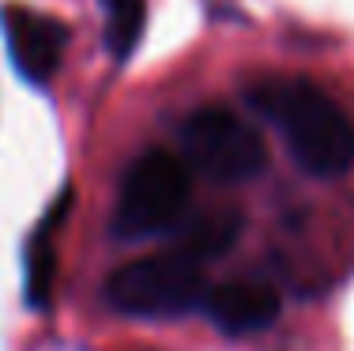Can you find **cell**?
Returning <instances> with one entry per match:
<instances>
[{"label": "cell", "mask_w": 354, "mask_h": 351, "mask_svg": "<svg viewBox=\"0 0 354 351\" xmlns=\"http://www.w3.org/2000/svg\"><path fill=\"white\" fill-rule=\"evenodd\" d=\"M189 163L174 152H147L129 166L117 193L113 231L124 242H143L170 231L189 208Z\"/></svg>", "instance_id": "obj_2"}, {"label": "cell", "mask_w": 354, "mask_h": 351, "mask_svg": "<svg viewBox=\"0 0 354 351\" xmlns=\"http://www.w3.org/2000/svg\"><path fill=\"white\" fill-rule=\"evenodd\" d=\"M238 234H241V215L230 212V208H223V212H207V215H200V219H192L189 227L181 231L177 249L196 257V261L204 264V261H212V257H223L226 249L238 242Z\"/></svg>", "instance_id": "obj_7"}, {"label": "cell", "mask_w": 354, "mask_h": 351, "mask_svg": "<svg viewBox=\"0 0 354 351\" xmlns=\"http://www.w3.org/2000/svg\"><path fill=\"white\" fill-rule=\"evenodd\" d=\"M204 310L207 317L230 336H245V332H260L268 325L279 321L283 298L272 283L260 280H234V283H218L204 295Z\"/></svg>", "instance_id": "obj_6"}, {"label": "cell", "mask_w": 354, "mask_h": 351, "mask_svg": "<svg viewBox=\"0 0 354 351\" xmlns=\"http://www.w3.org/2000/svg\"><path fill=\"white\" fill-rule=\"evenodd\" d=\"M245 102L283 132L294 163L313 178H339L354 166V121L309 80L272 76L245 91Z\"/></svg>", "instance_id": "obj_1"}, {"label": "cell", "mask_w": 354, "mask_h": 351, "mask_svg": "<svg viewBox=\"0 0 354 351\" xmlns=\"http://www.w3.org/2000/svg\"><path fill=\"white\" fill-rule=\"evenodd\" d=\"M68 193L61 197V204H53V212L41 219L38 234L30 238V253H27V295L35 306H46L49 287H53V269H57V253H53V231L61 227L64 212H68Z\"/></svg>", "instance_id": "obj_8"}, {"label": "cell", "mask_w": 354, "mask_h": 351, "mask_svg": "<svg viewBox=\"0 0 354 351\" xmlns=\"http://www.w3.org/2000/svg\"><path fill=\"white\" fill-rule=\"evenodd\" d=\"M143 0H106V49L113 57H129L143 35Z\"/></svg>", "instance_id": "obj_9"}, {"label": "cell", "mask_w": 354, "mask_h": 351, "mask_svg": "<svg viewBox=\"0 0 354 351\" xmlns=\"http://www.w3.org/2000/svg\"><path fill=\"white\" fill-rule=\"evenodd\" d=\"M185 163L218 186H238L264 170V140L223 106H207L185 117L181 125Z\"/></svg>", "instance_id": "obj_4"}, {"label": "cell", "mask_w": 354, "mask_h": 351, "mask_svg": "<svg viewBox=\"0 0 354 351\" xmlns=\"http://www.w3.org/2000/svg\"><path fill=\"white\" fill-rule=\"evenodd\" d=\"M204 295L200 261L181 249L129 261L106 280V303L129 317H177L196 310Z\"/></svg>", "instance_id": "obj_3"}, {"label": "cell", "mask_w": 354, "mask_h": 351, "mask_svg": "<svg viewBox=\"0 0 354 351\" xmlns=\"http://www.w3.org/2000/svg\"><path fill=\"white\" fill-rule=\"evenodd\" d=\"M0 23H4L8 53H12V61H15L23 80L46 83L61 69L64 46H68L64 23H57L53 15L35 12V8H8Z\"/></svg>", "instance_id": "obj_5"}]
</instances>
